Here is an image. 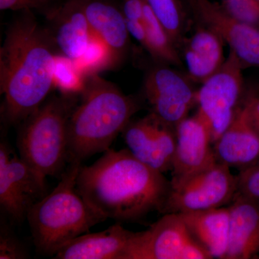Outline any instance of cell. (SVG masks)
Instances as JSON below:
<instances>
[{"instance_id":"obj_1","label":"cell","mask_w":259,"mask_h":259,"mask_svg":"<svg viewBox=\"0 0 259 259\" xmlns=\"http://www.w3.org/2000/svg\"><path fill=\"white\" fill-rule=\"evenodd\" d=\"M0 49V91L5 125H19L56 87L59 53L49 28L31 10L16 12Z\"/></svg>"},{"instance_id":"obj_2","label":"cell","mask_w":259,"mask_h":259,"mask_svg":"<svg viewBox=\"0 0 259 259\" xmlns=\"http://www.w3.org/2000/svg\"><path fill=\"white\" fill-rule=\"evenodd\" d=\"M171 182L135 158L110 148L91 166L80 167L76 189L95 210L118 223H136L161 212Z\"/></svg>"},{"instance_id":"obj_3","label":"cell","mask_w":259,"mask_h":259,"mask_svg":"<svg viewBox=\"0 0 259 259\" xmlns=\"http://www.w3.org/2000/svg\"><path fill=\"white\" fill-rule=\"evenodd\" d=\"M77 105L68 126V164L110 149L139 111L137 98L126 95L98 73L84 75Z\"/></svg>"},{"instance_id":"obj_4","label":"cell","mask_w":259,"mask_h":259,"mask_svg":"<svg viewBox=\"0 0 259 259\" xmlns=\"http://www.w3.org/2000/svg\"><path fill=\"white\" fill-rule=\"evenodd\" d=\"M81 165L69 163L56 188L29 210L26 219L39 254L54 256L69 242L107 220L76 191Z\"/></svg>"},{"instance_id":"obj_5","label":"cell","mask_w":259,"mask_h":259,"mask_svg":"<svg viewBox=\"0 0 259 259\" xmlns=\"http://www.w3.org/2000/svg\"><path fill=\"white\" fill-rule=\"evenodd\" d=\"M80 93L51 95L18 125L20 157L45 178L61 176L66 169L68 126Z\"/></svg>"},{"instance_id":"obj_6","label":"cell","mask_w":259,"mask_h":259,"mask_svg":"<svg viewBox=\"0 0 259 259\" xmlns=\"http://www.w3.org/2000/svg\"><path fill=\"white\" fill-rule=\"evenodd\" d=\"M230 167L215 162L178 182H171L161 214L218 208L231 203L237 192V179Z\"/></svg>"},{"instance_id":"obj_7","label":"cell","mask_w":259,"mask_h":259,"mask_svg":"<svg viewBox=\"0 0 259 259\" xmlns=\"http://www.w3.org/2000/svg\"><path fill=\"white\" fill-rule=\"evenodd\" d=\"M243 67L233 51L223 66L202 83L197 93V112L207 125L213 144L228 128L241 106Z\"/></svg>"},{"instance_id":"obj_8","label":"cell","mask_w":259,"mask_h":259,"mask_svg":"<svg viewBox=\"0 0 259 259\" xmlns=\"http://www.w3.org/2000/svg\"><path fill=\"white\" fill-rule=\"evenodd\" d=\"M180 214H163L148 229L136 232L127 259H210Z\"/></svg>"},{"instance_id":"obj_9","label":"cell","mask_w":259,"mask_h":259,"mask_svg":"<svg viewBox=\"0 0 259 259\" xmlns=\"http://www.w3.org/2000/svg\"><path fill=\"white\" fill-rule=\"evenodd\" d=\"M9 146L0 145V207L12 221L22 223L30 208L47 195L45 177L20 156L11 157Z\"/></svg>"},{"instance_id":"obj_10","label":"cell","mask_w":259,"mask_h":259,"mask_svg":"<svg viewBox=\"0 0 259 259\" xmlns=\"http://www.w3.org/2000/svg\"><path fill=\"white\" fill-rule=\"evenodd\" d=\"M197 93L183 76L166 66H155L145 77L144 94L151 113L175 128L197 103Z\"/></svg>"},{"instance_id":"obj_11","label":"cell","mask_w":259,"mask_h":259,"mask_svg":"<svg viewBox=\"0 0 259 259\" xmlns=\"http://www.w3.org/2000/svg\"><path fill=\"white\" fill-rule=\"evenodd\" d=\"M122 134L127 149L135 158L161 173L171 171L176 128L151 112L139 120L130 121Z\"/></svg>"},{"instance_id":"obj_12","label":"cell","mask_w":259,"mask_h":259,"mask_svg":"<svg viewBox=\"0 0 259 259\" xmlns=\"http://www.w3.org/2000/svg\"><path fill=\"white\" fill-rule=\"evenodd\" d=\"M200 25L212 30L230 47L242 66L259 68V28L230 14L209 0H189Z\"/></svg>"},{"instance_id":"obj_13","label":"cell","mask_w":259,"mask_h":259,"mask_svg":"<svg viewBox=\"0 0 259 259\" xmlns=\"http://www.w3.org/2000/svg\"><path fill=\"white\" fill-rule=\"evenodd\" d=\"M45 19L59 55L77 69L97 40L80 0H67Z\"/></svg>"},{"instance_id":"obj_14","label":"cell","mask_w":259,"mask_h":259,"mask_svg":"<svg viewBox=\"0 0 259 259\" xmlns=\"http://www.w3.org/2000/svg\"><path fill=\"white\" fill-rule=\"evenodd\" d=\"M176 136L171 182L185 180L218 161L208 127L198 114L182 120Z\"/></svg>"},{"instance_id":"obj_15","label":"cell","mask_w":259,"mask_h":259,"mask_svg":"<svg viewBox=\"0 0 259 259\" xmlns=\"http://www.w3.org/2000/svg\"><path fill=\"white\" fill-rule=\"evenodd\" d=\"M95 38L106 51L107 69L116 68L129 49L130 33L122 9L112 0H80Z\"/></svg>"},{"instance_id":"obj_16","label":"cell","mask_w":259,"mask_h":259,"mask_svg":"<svg viewBox=\"0 0 259 259\" xmlns=\"http://www.w3.org/2000/svg\"><path fill=\"white\" fill-rule=\"evenodd\" d=\"M213 148L218 162L239 171L259 161V135L250 122L247 102L238 107Z\"/></svg>"},{"instance_id":"obj_17","label":"cell","mask_w":259,"mask_h":259,"mask_svg":"<svg viewBox=\"0 0 259 259\" xmlns=\"http://www.w3.org/2000/svg\"><path fill=\"white\" fill-rule=\"evenodd\" d=\"M136 233L117 222L105 231L85 233L63 247L56 259H127Z\"/></svg>"},{"instance_id":"obj_18","label":"cell","mask_w":259,"mask_h":259,"mask_svg":"<svg viewBox=\"0 0 259 259\" xmlns=\"http://www.w3.org/2000/svg\"><path fill=\"white\" fill-rule=\"evenodd\" d=\"M229 209L226 259L256 258L259 255V202L236 194Z\"/></svg>"},{"instance_id":"obj_19","label":"cell","mask_w":259,"mask_h":259,"mask_svg":"<svg viewBox=\"0 0 259 259\" xmlns=\"http://www.w3.org/2000/svg\"><path fill=\"white\" fill-rule=\"evenodd\" d=\"M180 214L192 236L212 258L226 259L229 240V207Z\"/></svg>"},{"instance_id":"obj_20","label":"cell","mask_w":259,"mask_h":259,"mask_svg":"<svg viewBox=\"0 0 259 259\" xmlns=\"http://www.w3.org/2000/svg\"><path fill=\"white\" fill-rule=\"evenodd\" d=\"M223 42L217 34L202 25L187 40L185 58L192 79L204 83L223 66L226 61Z\"/></svg>"},{"instance_id":"obj_21","label":"cell","mask_w":259,"mask_h":259,"mask_svg":"<svg viewBox=\"0 0 259 259\" xmlns=\"http://www.w3.org/2000/svg\"><path fill=\"white\" fill-rule=\"evenodd\" d=\"M144 23L147 33V51L153 59L161 63L180 65L181 59L176 45L147 0L145 3Z\"/></svg>"},{"instance_id":"obj_22","label":"cell","mask_w":259,"mask_h":259,"mask_svg":"<svg viewBox=\"0 0 259 259\" xmlns=\"http://www.w3.org/2000/svg\"><path fill=\"white\" fill-rule=\"evenodd\" d=\"M155 15L161 21L174 44L183 41L186 15L179 0H147Z\"/></svg>"},{"instance_id":"obj_23","label":"cell","mask_w":259,"mask_h":259,"mask_svg":"<svg viewBox=\"0 0 259 259\" xmlns=\"http://www.w3.org/2000/svg\"><path fill=\"white\" fill-rule=\"evenodd\" d=\"M67 0H0V10H31L47 18Z\"/></svg>"},{"instance_id":"obj_24","label":"cell","mask_w":259,"mask_h":259,"mask_svg":"<svg viewBox=\"0 0 259 259\" xmlns=\"http://www.w3.org/2000/svg\"><path fill=\"white\" fill-rule=\"evenodd\" d=\"M236 194L259 202V161L236 175Z\"/></svg>"},{"instance_id":"obj_25","label":"cell","mask_w":259,"mask_h":259,"mask_svg":"<svg viewBox=\"0 0 259 259\" xmlns=\"http://www.w3.org/2000/svg\"><path fill=\"white\" fill-rule=\"evenodd\" d=\"M29 258L28 250L8 226L2 223L0 231V258Z\"/></svg>"},{"instance_id":"obj_26","label":"cell","mask_w":259,"mask_h":259,"mask_svg":"<svg viewBox=\"0 0 259 259\" xmlns=\"http://www.w3.org/2000/svg\"><path fill=\"white\" fill-rule=\"evenodd\" d=\"M146 1V0H123L122 9L126 20L143 21Z\"/></svg>"},{"instance_id":"obj_27","label":"cell","mask_w":259,"mask_h":259,"mask_svg":"<svg viewBox=\"0 0 259 259\" xmlns=\"http://www.w3.org/2000/svg\"><path fill=\"white\" fill-rule=\"evenodd\" d=\"M126 23H127L130 35H132L144 49L147 50V33H146L144 20L140 21V20H126Z\"/></svg>"},{"instance_id":"obj_28","label":"cell","mask_w":259,"mask_h":259,"mask_svg":"<svg viewBox=\"0 0 259 259\" xmlns=\"http://www.w3.org/2000/svg\"><path fill=\"white\" fill-rule=\"evenodd\" d=\"M248 114L251 121L259 120V97H253L247 101Z\"/></svg>"},{"instance_id":"obj_29","label":"cell","mask_w":259,"mask_h":259,"mask_svg":"<svg viewBox=\"0 0 259 259\" xmlns=\"http://www.w3.org/2000/svg\"><path fill=\"white\" fill-rule=\"evenodd\" d=\"M250 122H251L252 125H253V127H254L255 131H256V132L258 133V134L259 135V120H250Z\"/></svg>"},{"instance_id":"obj_30","label":"cell","mask_w":259,"mask_h":259,"mask_svg":"<svg viewBox=\"0 0 259 259\" xmlns=\"http://www.w3.org/2000/svg\"><path fill=\"white\" fill-rule=\"evenodd\" d=\"M258 1H259V0H258Z\"/></svg>"}]
</instances>
